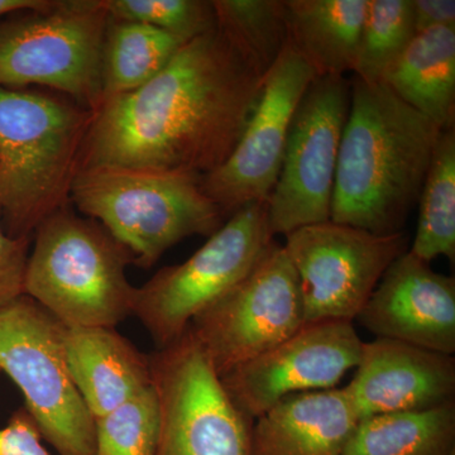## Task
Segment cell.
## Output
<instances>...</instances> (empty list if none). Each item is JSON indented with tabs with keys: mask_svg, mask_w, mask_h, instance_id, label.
Returning a JSON list of instances; mask_svg holds the SVG:
<instances>
[{
	"mask_svg": "<svg viewBox=\"0 0 455 455\" xmlns=\"http://www.w3.org/2000/svg\"><path fill=\"white\" fill-rule=\"evenodd\" d=\"M263 79L214 27L182 44L154 79L92 112L80 170L118 166L203 178L241 140Z\"/></svg>",
	"mask_w": 455,
	"mask_h": 455,
	"instance_id": "obj_1",
	"label": "cell"
},
{
	"mask_svg": "<svg viewBox=\"0 0 455 455\" xmlns=\"http://www.w3.org/2000/svg\"><path fill=\"white\" fill-rule=\"evenodd\" d=\"M331 220L377 235L403 232L442 128L383 84L353 76Z\"/></svg>",
	"mask_w": 455,
	"mask_h": 455,
	"instance_id": "obj_2",
	"label": "cell"
},
{
	"mask_svg": "<svg viewBox=\"0 0 455 455\" xmlns=\"http://www.w3.org/2000/svg\"><path fill=\"white\" fill-rule=\"evenodd\" d=\"M92 112L70 98L0 88V220L12 238H32L70 205Z\"/></svg>",
	"mask_w": 455,
	"mask_h": 455,
	"instance_id": "obj_3",
	"label": "cell"
},
{
	"mask_svg": "<svg viewBox=\"0 0 455 455\" xmlns=\"http://www.w3.org/2000/svg\"><path fill=\"white\" fill-rule=\"evenodd\" d=\"M70 205L106 228L130 251L132 265L145 269L182 239L214 235L226 218L200 176L131 167L79 170Z\"/></svg>",
	"mask_w": 455,
	"mask_h": 455,
	"instance_id": "obj_4",
	"label": "cell"
},
{
	"mask_svg": "<svg viewBox=\"0 0 455 455\" xmlns=\"http://www.w3.org/2000/svg\"><path fill=\"white\" fill-rule=\"evenodd\" d=\"M132 263L106 228L68 206L35 232L25 295L68 328H116L133 313L136 287L125 274Z\"/></svg>",
	"mask_w": 455,
	"mask_h": 455,
	"instance_id": "obj_5",
	"label": "cell"
},
{
	"mask_svg": "<svg viewBox=\"0 0 455 455\" xmlns=\"http://www.w3.org/2000/svg\"><path fill=\"white\" fill-rule=\"evenodd\" d=\"M104 0H52L0 22V88L44 86L90 112L101 103Z\"/></svg>",
	"mask_w": 455,
	"mask_h": 455,
	"instance_id": "obj_6",
	"label": "cell"
},
{
	"mask_svg": "<svg viewBox=\"0 0 455 455\" xmlns=\"http://www.w3.org/2000/svg\"><path fill=\"white\" fill-rule=\"evenodd\" d=\"M272 242L267 204L239 209L190 259L160 269L136 287L132 315L157 349L170 346L199 314L248 276Z\"/></svg>",
	"mask_w": 455,
	"mask_h": 455,
	"instance_id": "obj_7",
	"label": "cell"
},
{
	"mask_svg": "<svg viewBox=\"0 0 455 455\" xmlns=\"http://www.w3.org/2000/svg\"><path fill=\"white\" fill-rule=\"evenodd\" d=\"M66 326L29 296L0 309V372L13 379L60 455H95V419L66 363Z\"/></svg>",
	"mask_w": 455,
	"mask_h": 455,
	"instance_id": "obj_8",
	"label": "cell"
},
{
	"mask_svg": "<svg viewBox=\"0 0 455 455\" xmlns=\"http://www.w3.org/2000/svg\"><path fill=\"white\" fill-rule=\"evenodd\" d=\"M149 357L161 414L156 455H251L253 421L228 396L190 328Z\"/></svg>",
	"mask_w": 455,
	"mask_h": 455,
	"instance_id": "obj_9",
	"label": "cell"
},
{
	"mask_svg": "<svg viewBox=\"0 0 455 455\" xmlns=\"http://www.w3.org/2000/svg\"><path fill=\"white\" fill-rule=\"evenodd\" d=\"M352 86L346 76H316L287 134L283 167L267 203L272 235L331 220V196Z\"/></svg>",
	"mask_w": 455,
	"mask_h": 455,
	"instance_id": "obj_10",
	"label": "cell"
},
{
	"mask_svg": "<svg viewBox=\"0 0 455 455\" xmlns=\"http://www.w3.org/2000/svg\"><path fill=\"white\" fill-rule=\"evenodd\" d=\"M305 324L298 274L283 245L272 242L248 276L191 322L218 376L274 348Z\"/></svg>",
	"mask_w": 455,
	"mask_h": 455,
	"instance_id": "obj_11",
	"label": "cell"
},
{
	"mask_svg": "<svg viewBox=\"0 0 455 455\" xmlns=\"http://www.w3.org/2000/svg\"><path fill=\"white\" fill-rule=\"evenodd\" d=\"M284 236L300 283L305 323L357 319L386 269L407 251L403 232L377 235L331 220Z\"/></svg>",
	"mask_w": 455,
	"mask_h": 455,
	"instance_id": "obj_12",
	"label": "cell"
},
{
	"mask_svg": "<svg viewBox=\"0 0 455 455\" xmlns=\"http://www.w3.org/2000/svg\"><path fill=\"white\" fill-rule=\"evenodd\" d=\"M316 74L287 44L265 75L259 103L226 163L202 178V188L224 217L253 203L267 204L283 167L296 108Z\"/></svg>",
	"mask_w": 455,
	"mask_h": 455,
	"instance_id": "obj_13",
	"label": "cell"
},
{
	"mask_svg": "<svg viewBox=\"0 0 455 455\" xmlns=\"http://www.w3.org/2000/svg\"><path fill=\"white\" fill-rule=\"evenodd\" d=\"M363 348L353 322L305 323L291 337L224 374L220 381L236 409L254 423L284 397L335 388L358 367Z\"/></svg>",
	"mask_w": 455,
	"mask_h": 455,
	"instance_id": "obj_14",
	"label": "cell"
},
{
	"mask_svg": "<svg viewBox=\"0 0 455 455\" xmlns=\"http://www.w3.org/2000/svg\"><path fill=\"white\" fill-rule=\"evenodd\" d=\"M377 338L455 353V280L409 250L397 257L357 316Z\"/></svg>",
	"mask_w": 455,
	"mask_h": 455,
	"instance_id": "obj_15",
	"label": "cell"
},
{
	"mask_svg": "<svg viewBox=\"0 0 455 455\" xmlns=\"http://www.w3.org/2000/svg\"><path fill=\"white\" fill-rule=\"evenodd\" d=\"M359 421L374 415L423 411L454 403L455 359L405 341L364 343L344 387Z\"/></svg>",
	"mask_w": 455,
	"mask_h": 455,
	"instance_id": "obj_16",
	"label": "cell"
},
{
	"mask_svg": "<svg viewBox=\"0 0 455 455\" xmlns=\"http://www.w3.org/2000/svg\"><path fill=\"white\" fill-rule=\"evenodd\" d=\"M358 423L344 387L291 395L254 420L251 455H343Z\"/></svg>",
	"mask_w": 455,
	"mask_h": 455,
	"instance_id": "obj_17",
	"label": "cell"
},
{
	"mask_svg": "<svg viewBox=\"0 0 455 455\" xmlns=\"http://www.w3.org/2000/svg\"><path fill=\"white\" fill-rule=\"evenodd\" d=\"M64 348L71 379L94 419L152 386L151 357L116 328L66 326Z\"/></svg>",
	"mask_w": 455,
	"mask_h": 455,
	"instance_id": "obj_18",
	"label": "cell"
},
{
	"mask_svg": "<svg viewBox=\"0 0 455 455\" xmlns=\"http://www.w3.org/2000/svg\"><path fill=\"white\" fill-rule=\"evenodd\" d=\"M381 84L442 130L454 127L455 27L416 33Z\"/></svg>",
	"mask_w": 455,
	"mask_h": 455,
	"instance_id": "obj_19",
	"label": "cell"
},
{
	"mask_svg": "<svg viewBox=\"0 0 455 455\" xmlns=\"http://www.w3.org/2000/svg\"><path fill=\"white\" fill-rule=\"evenodd\" d=\"M289 44L316 76H346L357 59L367 0H284Z\"/></svg>",
	"mask_w": 455,
	"mask_h": 455,
	"instance_id": "obj_20",
	"label": "cell"
},
{
	"mask_svg": "<svg viewBox=\"0 0 455 455\" xmlns=\"http://www.w3.org/2000/svg\"><path fill=\"white\" fill-rule=\"evenodd\" d=\"M455 403L423 411L374 415L359 421L343 455H451Z\"/></svg>",
	"mask_w": 455,
	"mask_h": 455,
	"instance_id": "obj_21",
	"label": "cell"
},
{
	"mask_svg": "<svg viewBox=\"0 0 455 455\" xmlns=\"http://www.w3.org/2000/svg\"><path fill=\"white\" fill-rule=\"evenodd\" d=\"M184 44L155 27L109 18L101 51V103L154 79Z\"/></svg>",
	"mask_w": 455,
	"mask_h": 455,
	"instance_id": "obj_22",
	"label": "cell"
},
{
	"mask_svg": "<svg viewBox=\"0 0 455 455\" xmlns=\"http://www.w3.org/2000/svg\"><path fill=\"white\" fill-rule=\"evenodd\" d=\"M418 229L410 252L430 260L447 257L455 259V128L439 134L423 188Z\"/></svg>",
	"mask_w": 455,
	"mask_h": 455,
	"instance_id": "obj_23",
	"label": "cell"
},
{
	"mask_svg": "<svg viewBox=\"0 0 455 455\" xmlns=\"http://www.w3.org/2000/svg\"><path fill=\"white\" fill-rule=\"evenodd\" d=\"M217 27L262 76L289 44L284 0H214Z\"/></svg>",
	"mask_w": 455,
	"mask_h": 455,
	"instance_id": "obj_24",
	"label": "cell"
},
{
	"mask_svg": "<svg viewBox=\"0 0 455 455\" xmlns=\"http://www.w3.org/2000/svg\"><path fill=\"white\" fill-rule=\"evenodd\" d=\"M415 36L412 0H367L355 77L367 84L381 83Z\"/></svg>",
	"mask_w": 455,
	"mask_h": 455,
	"instance_id": "obj_25",
	"label": "cell"
},
{
	"mask_svg": "<svg viewBox=\"0 0 455 455\" xmlns=\"http://www.w3.org/2000/svg\"><path fill=\"white\" fill-rule=\"evenodd\" d=\"M160 427V403L151 386L109 414L95 419V455H156Z\"/></svg>",
	"mask_w": 455,
	"mask_h": 455,
	"instance_id": "obj_26",
	"label": "cell"
},
{
	"mask_svg": "<svg viewBox=\"0 0 455 455\" xmlns=\"http://www.w3.org/2000/svg\"><path fill=\"white\" fill-rule=\"evenodd\" d=\"M104 5L112 20L155 27L185 44L217 27L206 0H104Z\"/></svg>",
	"mask_w": 455,
	"mask_h": 455,
	"instance_id": "obj_27",
	"label": "cell"
},
{
	"mask_svg": "<svg viewBox=\"0 0 455 455\" xmlns=\"http://www.w3.org/2000/svg\"><path fill=\"white\" fill-rule=\"evenodd\" d=\"M31 239L12 238L0 220V309L25 295Z\"/></svg>",
	"mask_w": 455,
	"mask_h": 455,
	"instance_id": "obj_28",
	"label": "cell"
},
{
	"mask_svg": "<svg viewBox=\"0 0 455 455\" xmlns=\"http://www.w3.org/2000/svg\"><path fill=\"white\" fill-rule=\"evenodd\" d=\"M40 427L25 406L0 429V455H50L42 445Z\"/></svg>",
	"mask_w": 455,
	"mask_h": 455,
	"instance_id": "obj_29",
	"label": "cell"
},
{
	"mask_svg": "<svg viewBox=\"0 0 455 455\" xmlns=\"http://www.w3.org/2000/svg\"><path fill=\"white\" fill-rule=\"evenodd\" d=\"M416 33L438 27H455L454 0H412Z\"/></svg>",
	"mask_w": 455,
	"mask_h": 455,
	"instance_id": "obj_30",
	"label": "cell"
},
{
	"mask_svg": "<svg viewBox=\"0 0 455 455\" xmlns=\"http://www.w3.org/2000/svg\"><path fill=\"white\" fill-rule=\"evenodd\" d=\"M52 0H0V18L20 12L41 11L49 7Z\"/></svg>",
	"mask_w": 455,
	"mask_h": 455,
	"instance_id": "obj_31",
	"label": "cell"
},
{
	"mask_svg": "<svg viewBox=\"0 0 455 455\" xmlns=\"http://www.w3.org/2000/svg\"><path fill=\"white\" fill-rule=\"evenodd\" d=\"M451 455H455V453L451 454Z\"/></svg>",
	"mask_w": 455,
	"mask_h": 455,
	"instance_id": "obj_32",
	"label": "cell"
}]
</instances>
